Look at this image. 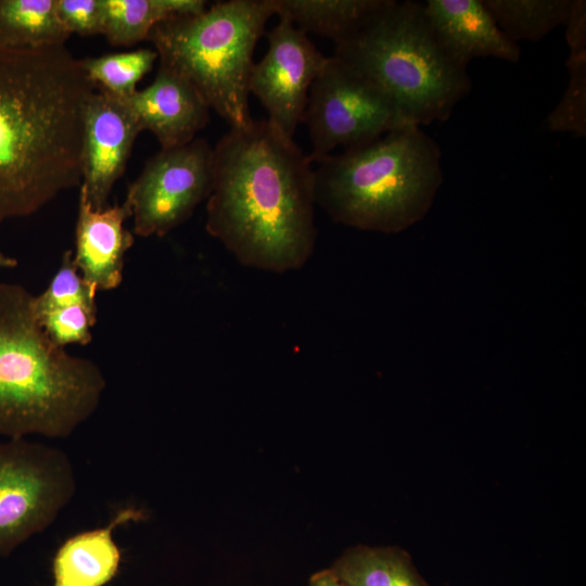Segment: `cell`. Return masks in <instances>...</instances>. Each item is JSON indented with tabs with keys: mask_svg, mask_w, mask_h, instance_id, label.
Wrapping results in <instances>:
<instances>
[{
	"mask_svg": "<svg viewBox=\"0 0 586 586\" xmlns=\"http://www.w3.org/2000/svg\"><path fill=\"white\" fill-rule=\"evenodd\" d=\"M315 205L313 162L268 119L230 128L213 149L205 228L242 266L303 268L316 246Z\"/></svg>",
	"mask_w": 586,
	"mask_h": 586,
	"instance_id": "cell-1",
	"label": "cell"
},
{
	"mask_svg": "<svg viewBox=\"0 0 586 586\" xmlns=\"http://www.w3.org/2000/svg\"><path fill=\"white\" fill-rule=\"evenodd\" d=\"M95 90L65 46L0 47V222L80 187L85 112Z\"/></svg>",
	"mask_w": 586,
	"mask_h": 586,
	"instance_id": "cell-2",
	"label": "cell"
},
{
	"mask_svg": "<svg viewBox=\"0 0 586 586\" xmlns=\"http://www.w3.org/2000/svg\"><path fill=\"white\" fill-rule=\"evenodd\" d=\"M105 387L94 361L48 337L35 295L0 282V435L68 437L98 409Z\"/></svg>",
	"mask_w": 586,
	"mask_h": 586,
	"instance_id": "cell-3",
	"label": "cell"
},
{
	"mask_svg": "<svg viewBox=\"0 0 586 586\" xmlns=\"http://www.w3.org/2000/svg\"><path fill=\"white\" fill-rule=\"evenodd\" d=\"M314 169L315 198L336 224L398 233L429 212L443 180L442 150L408 126L331 154Z\"/></svg>",
	"mask_w": 586,
	"mask_h": 586,
	"instance_id": "cell-4",
	"label": "cell"
},
{
	"mask_svg": "<svg viewBox=\"0 0 586 586\" xmlns=\"http://www.w3.org/2000/svg\"><path fill=\"white\" fill-rule=\"evenodd\" d=\"M333 56L382 88L421 127L448 119L471 91L468 67L437 40L417 1L387 0Z\"/></svg>",
	"mask_w": 586,
	"mask_h": 586,
	"instance_id": "cell-5",
	"label": "cell"
},
{
	"mask_svg": "<svg viewBox=\"0 0 586 586\" xmlns=\"http://www.w3.org/2000/svg\"><path fill=\"white\" fill-rule=\"evenodd\" d=\"M275 15L271 0L218 1L157 24L148 40L160 67L187 80L231 128L250 125L254 50Z\"/></svg>",
	"mask_w": 586,
	"mask_h": 586,
	"instance_id": "cell-6",
	"label": "cell"
},
{
	"mask_svg": "<svg viewBox=\"0 0 586 586\" xmlns=\"http://www.w3.org/2000/svg\"><path fill=\"white\" fill-rule=\"evenodd\" d=\"M76 487L62 449L27 438L0 442V558L48 528Z\"/></svg>",
	"mask_w": 586,
	"mask_h": 586,
	"instance_id": "cell-7",
	"label": "cell"
},
{
	"mask_svg": "<svg viewBox=\"0 0 586 586\" xmlns=\"http://www.w3.org/2000/svg\"><path fill=\"white\" fill-rule=\"evenodd\" d=\"M303 123L319 163L336 148L351 149L411 124L396 102L371 79L329 56L313 82Z\"/></svg>",
	"mask_w": 586,
	"mask_h": 586,
	"instance_id": "cell-8",
	"label": "cell"
},
{
	"mask_svg": "<svg viewBox=\"0 0 586 586\" xmlns=\"http://www.w3.org/2000/svg\"><path fill=\"white\" fill-rule=\"evenodd\" d=\"M213 186V148L195 138L161 149L149 158L127 191L133 233L164 237L191 217Z\"/></svg>",
	"mask_w": 586,
	"mask_h": 586,
	"instance_id": "cell-9",
	"label": "cell"
},
{
	"mask_svg": "<svg viewBox=\"0 0 586 586\" xmlns=\"http://www.w3.org/2000/svg\"><path fill=\"white\" fill-rule=\"evenodd\" d=\"M268 50L254 63L249 91L268 113V120L290 138L303 123L309 90L329 56L308 35L284 18L266 34Z\"/></svg>",
	"mask_w": 586,
	"mask_h": 586,
	"instance_id": "cell-10",
	"label": "cell"
},
{
	"mask_svg": "<svg viewBox=\"0 0 586 586\" xmlns=\"http://www.w3.org/2000/svg\"><path fill=\"white\" fill-rule=\"evenodd\" d=\"M140 132L126 101L97 88L86 106L81 152L80 186L92 208L107 206Z\"/></svg>",
	"mask_w": 586,
	"mask_h": 586,
	"instance_id": "cell-11",
	"label": "cell"
},
{
	"mask_svg": "<svg viewBox=\"0 0 586 586\" xmlns=\"http://www.w3.org/2000/svg\"><path fill=\"white\" fill-rule=\"evenodd\" d=\"M129 217L127 201L94 209L79 187L73 262L95 292L114 290L123 282L125 256L135 243L133 232L125 227Z\"/></svg>",
	"mask_w": 586,
	"mask_h": 586,
	"instance_id": "cell-12",
	"label": "cell"
},
{
	"mask_svg": "<svg viewBox=\"0 0 586 586\" xmlns=\"http://www.w3.org/2000/svg\"><path fill=\"white\" fill-rule=\"evenodd\" d=\"M141 129L151 131L161 149L190 143L209 120V107L183 78L158 67L151 85L123 98Z\"/></svg>",
	"mask_w": 586,
	"mask_h": 586,
	"instance_id": "cell-13",
	"label": "cell"
},
{
	"mask_svg": "<svg viewBox=\"0 0 586 586\" xmlns=\"http://www.w3.org/2000/svg\"><path fill=\"white\" fill-rule=\"evenodd\" d=\"M425 16L446 52L459 64L476 58H495L515 63L518 43L498 27L483 0H426Z\"/></svg>",
	"mask_w": 586,
	"mask_h": 586,
	"instance_id": "cell-14",
	"label": "cell"
},
{
	"mask_svg": "<svg viewBox=\"0 0 586 586\" xmlns=\"http://www.w3.org/2000/svg\"><path fill=\"white\" fill-rule=\"evenodd\" d=\"M145 518L142 509L119 510L105 526L68 537L52 560L51 586H105L118 573L122 553L114 540L116 527Z\"/></svg>",
	"mask_w": 586,
	"mask_h": 586,
	"instance_id": "cell-15",
	"label": "cell"
},
{
	"mask_svg": "<svg viewBox=\"0 0 586 586\" xmlns=\"http://www.w3.org/2000/svg\"><path fill=\"white\" fill-rule=\"evenodd\" d=\"M275 14L337 44L355 35L387 0H271Z\"/></svg>",
	"mask_w": 586,
	"mask_h": 586,
	"instance_id": "cell-16",
	"label": "cell"
},
{
	"mask_svg": "<svg viewBox=\"0 0 586 586\" xmlns=\"http://www.w3.org/2000/svg\"><path fill=\"white\" fill-rule=\"evenodd\" d=\"M330 569L346 586H429L410 555L398 546L355 545Z\"/></svg>",
	"mask_w": 586,
	"mask_h": 586,
	"instance_id": "cell-17",
	"label": "cell"
},
{
	"mask_svg": "<svg viewBox=\"0 0 586 586\" xmlns=\"http://www.w3.org/2000/svg\"><path fill=\"white\" fill-rule=\"evenodd\" d=\"M102 35L113 46L130 47L148 40L160 23L206 9L203 0H101Z\"/></svg>",
	"mask_w": 586,
	"mask_h": 586,
	"instance_id": "cell-18",
	"label": "cell"
},
{
	"mask_svg": "<svg viewBox=\"0 0 586 586\" xmlns=\"http://www.w3.org/2000/svg\"><path fill=\"white\" fill-rule=\"evenodd\" d=\"M71 35L58 15L56 0H0V47L65 46Z\"/></svg>",
	"mask_w": 586,
	"mask_h": 586,
	"instance_id": "cell-19",
	"label": "cell"
},
{
	"mask_svg": "<svg viewBox=\"0 0 586 586\" xmlns=\"http://www.w3.org/2000/svg\"><path fill=\"white\" fill-rule=\"evenodd\" d=\"M498 27L513 42L539 41L564 26L572 0H483Z\"/></svg>",
	"mask_w": 586,
	"mask_h": 586,
	"instance_id": "cell-20",
	"label": "cell"
},
{
	"mask_svg": "<svg viewBox=\"0 0 586 586\" xmlns=\"http://www.w3.org/2000/svg\"><path fill=\"white\" fill-rule=\"evenodd\" d=\"M157 59L154 49L141 48L87 58L81 60V65L100 89L126 98L137 91V84L152 69Z\"/></svg>",
	"mask_w": 586,
	"mask_h": 586,
	"instance_id": "cell-21",
	"label": "cell"
},
{
	"mask_svg": "<svg viewBox=\"0 0 586 586\" xmlns=\"http://www.w3.org/2000/svg\"><path fill=\"white\" fill-rule=\"evenodd\" d=\"M569 82L566 89L545 119L551 132H569L578 138L586 136V51L570 53L566 60Z\"/></svg>",
	"mask_w": 586,
	"mask_h": 586,
	"instance_id": "cell-22",
	"label": "cell"
},
{
	"mask_svg": "<svg viewBox=\"0 0 586 586\" xmlns=\"http://www.w3.org/2000/svg\"><path fill=\"white\" fill-rule=\"evenodd\" d=\"M95 294L79 273L73 262V251L68 250L63 254L60 268L48 288L35 295V310L41 313L73 305L97 310Z\"/></svg>",
	"mask_w": 586,
	"mask_h": 586,
	"instance_id": "cell-23",
	"label": "cell"
},
{
	"mask_svg": "<svg viewBox=\"0 0 586 586\" xmlns=\"http://www.w3.org/2000/svg\"><path fill=\"white\" fill-rule=\"evenodd\" d=\"M48 337L60 347L71 344L87 345L92 341L91 329L97 322V310L81 305L37 313Z\"/></svg>",
	"mask_w": 586,
	"mask_h": 586,
	"instance_id": "cell-24",
	"label": "cell"
},
{
	"mask_svg": "<svg viewBox=\"0 0 586 586\" xmlns=\"http://www.w3.org/2000/svg\"><path fill=\"white\" fill-rule=\"evenodd\" d=\"M58 15L71 34H102L101 0H56Z\"/></svg>",
	"mask_w": 586,
	"mask_h": 586,
	"instance_id": "cell-25",
	"label": "cell"
},
{
	"mask_svg": "<svg viewBox=\"0 0 586 586\" xmlns=\"http://www.w3.org/2000/svg\"><path fill=\"white\" fill-rule=\"evenodd\" d=\"M565 41L570 53L586 51V1L572 0L569 16L564 24Z\"/></svg>",
	"mask_w": 586,
	"mask_h": 586,
	"instance_id": "cell-26",
	"label": "cell"
},
{
	"mask_svg": "<svg viewBox=\"0 0 586 586\" xmlns=\"http://www.w3.org/2000/svg\"><path fill=\"white\" fill-rule=\"evenodd\" d=\"M309 586H346L330 569H322L309 577Z\"/></svg>",
	"mask_w": 586,
	"mask_h": 586,
	"instance_id": "cell-27",
	"label": "cell"
},
{
	"mask_svg": "<svg viewBox=\"0 0 586 586\" xmlns=\"http://www.w3.org/2000/svg\"><path fill=\"white\" fill-rule=\"evenodd\" d=\"M17 265L18 262L16 258L0 251V269H11L17 267Z\"/></svg>",
	"mask_w": 586,
	"mask_h": 586,
	"instance_id": "cell-28",
	"label": "cell"
}]
</instances>
